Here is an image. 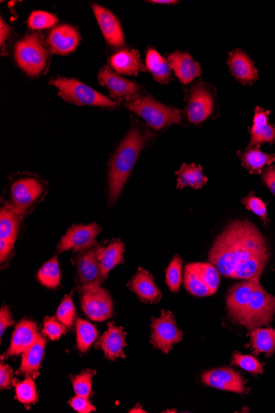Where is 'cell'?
Segmentation results:
<instances>
[{"instance_id": "cell-1", "label": "cell", "mask_w": 275, "mask_h": 413, "mask_svg": "<svg viewBox=\"0 0 275 413\" xmlns=\"http://www.w3.org/2000/svg\"><path fill=\"white\" fill-rule=\"evenodd\" d=\"M264 236L253 223H231L217 237L208 255L212 264L226 277H232L235 270L251 258L268 253Z\"/></svg>"}, {"instance_id": "cell-2", "label": "cell", "mask_w": 275, "mask_h": 413, "mask_svg": "<svg viewBox=\"0 0 275 413\" xmlns=\"http://www.w3.org/2000/svg\"><path fill=\"white\" fill-rule=\"evenodd\" d=\"M149 137L148 132H144L139 126L134 125L117 147L109 169V203L116 202L119 198L138 157Z\"/></svg>"}, {"instance_id": "cell-3", "label": "cell", "mask_w": 275, "mask_h": 413, "mask_svg": "<svg viewBox=\"0 0 275 413\" xmlns=\"http://www.w3.org/2000/svg\"><path fill=\"white\" fill-rule=\"evenodd\" d=\"M47 188L48 184L36 175H19L11 182L9 204L19 216L25 217L43 200Z\"/></svg>"}, {"instance_id": "cell-4", "label": "cell", "mask_w": 275, "mask_h": 413, "mask_svg": "<svg viewBox=\"0 0 275 413\" xmlns=\"http://www.w3.org/2000/svg\"><path fill=\"white\" fill-rule=\"evenodd\" d=\"M126 107L156 131L179 124L182 121V112L179 109L163 105L151 96L137 97L127 101Z\"/></svg>"}, {"instance_id": "cell-5", "label": "cell", "mask_w": 275, "mask_h": 413, "mask_svg": "<svg viewBox=\"0 0 275 413\" xmlns=\"http://www.w3.org/2000/svg\"><path fill=\"white\" fill-rule=\"evenodd\" d=\"M14 57L19 67L28 76L37 77L44 72L49 54L41 36L32 33L18 42Z\"/></svg>"}, {"instance_id": "cell-6", "label": "cell", "mask_w": 275, "mask_h": 413, "mask_svg": "<svg viewBox=\"0 0 275 413\" xmlns=\"http://www.w3.org/2000/svg\"><path fill=\"white\" fill-rule=\"evenodd\" d=\"M59 90V95L66 102L79 106H94L106 108H116L119 104L110 100L100 93L88 85L74 79L58 77L51 80Z\"/></svg>"}, {"instance_id": "cell-7", "label": "cell", "mask_w": 275, "mask_h": 413, "mask_svg": "<svg viewBox=\"0 0 275 413\" xmlns=\"http://www.w3.org/2000/svg\"><path fill=\"white\" fill-rule=\"evenodd\" d=\"M275 315V296L268 293L260 282L251 296L248 310L241 322L250 331L268 325Z\"/></svg>"}, {"instance_id": "cell-8", "label": "cell", "mask_w": 275, "mask_h": 413, "mask_svg": "<svg viewBox=\"0 0 275 413\" xmlns=\"http://www.w3.org/2000/svg\"><path fill=\"white\" fill-rule=\"evenodd\" d=\"M152 336L150 343L163 351L168 353L173 346L181 341L183 338L182 332L178 329L175 317L170 311H162V315L158 319L151 320Z\"/></svg>"}, {"instance_id": "cell-9", "label": "cell", "mask_w": 275, "mask_h": 413, "mask_svg": "<svg viewBox=\"0 0 275 413\" xmlns=\"http://www.w3.org/2000/svg\"><path fill=\"white\" fill-rule=\"evenodd\" d=\"M81 306L85 315L93 321H105L113 315V303L110 294L100 287L83 289Z\"/></svg>"}, {"instance_id": "cell-10", "label": "cell", "mask_w": 275, "mask_h": 413, "mask_svg": "<svg viewBox=\"0 0 275 413\" xmlns=\"http://www.w3.org/2000/svg\"><path fill=\"white\" fill-rule=\"evenodd\" d=\"M98 246L80 251L76 257L79 287L81 291L84 289L100 287L104 277L100 263L97 257Z\"/></svg>"}, {"instance_id": "cell-11", "label": "cell", "mask_w": 275, "mask_h": 413, "mask_svg": "<svg viewBox=\"0 0 275 413\" xmlns=\"http://www.w3.org/2000/svg\"><path fill=\"white\" fill-rule=\"evenodd\" d=\"M101 230L97 224L74 225L62 237L57 249L62 253L70 249L81 251L93 248L97 245L95 239Z\"/></svg>"}, {"instance_id": "cell-12", "label": "cell", "mask_w": 275, "mask_h": 413, "mask_svg": "<svg viewBox=\"0 0 275 413\" xmlns=\"http://www.w3.org/2000/svg\"><path fill=\"white\" fill-rule=\"evenodd\" d=\"M213 110V98L205 84H194L189 91L187 116L192 124H200L211 115Z\"/></svg>"}, {"instance_id": "cell-13", "label": "cell", "mask_w": 275, "mask_h": 413, "mask_svg": "<svg viewBox=\"0 0 275 413\" xmlns=\"http://www.w3.org/2000/svg\"><path fill=\"white\" fill-rule=\"evenodd\" d=\"M98 78L99 84L107 88L111 96L118 100H132L137 98L141 89L140 85L114 73L108 66H104L99 71Z\"/></svg>"}, {"instance_id": "cell-14", "label": "cell", "mask_w": 275, "mask_h": 413, "mask_svg": "<svg viewBox=\"0 0 275 413\" xmlns=\"http://www.w3.org/2000/svg\"><path fill=\"white\" fill-rule=\"evenodd\" d=\"M258 282L257 280H246L230 289L227 294V306L232 320L239 324L243 320L251 296Z\"/></svg>"}, {"instance_id": "cell-15", "label": "cell", "mask_w": 275, "mask_h": 413, "mask_svg": "<svg viewBox=\"0 0 275 413\" xmlns=\"http://www.w3.org/2000/svg\"><path fill=\"white\" fill-rule=\"evenodd\" d=\"M206 386L221 391L244 393L245 381L241 374L229 368H220L206 372L202 376Z\"/></svg>"}, {"instance_id": "cell-16", "label": "cell", "mask_w": 275, "mask_h": 413, "mask_svg": "<svg viewBox=\"0 0 275 413\" xmlns=\"http://www.w3.org/2000/svg\"><path fill=\"white\" fill-rule=\"evenodd\" d=\"M80 41L79 31L73 26L63 25L54 28L47 38L51 51L55 54L67 55L77 48Z\"/></svg>"}, {"instance_id": "cell-17", "label": "cell", "mask_w": 275, "mask_h": 413, "mask_svg": "<svg viewBox=\"0 0 275 413\" xmlns=\"http://www.w3.org/2000/svg\"><path fill=\"white\" fill-rule=\"evenodd\" d=\"M102 34L107 44L113 47H121L125 45L124 33L119 20L107 8L98 4L92 6Z\"/></svg>"}, {"instance_id": "cell-18", "label": "cell", "mask_w": 275, "mask_h": 413, "mask_svg": "<svg viewBox=\"0 0 275 413\" xmlns=\"http://www.w3.org/2000/svg\"><path fill=\"white\" fill-rule=\"evenodd\" d=\"M230 72L239 82L243 84H253L258 79V70L250 57L240 49L229 53L227 59Z\"/></svg>"}, {"instance_id": "cell-19", "label": "cell", "mask_w": 275, "mask_h": 413, "mask_svg": "<svg viewBox=\"0 0 275 413\" xmlns=\"http://www.w3.org/2000/svg\"><path fill=\"white\" fill-rule=\"evenodd\" d=\"M37 326L35 322L23 320L18 322L12 336L11 344L7 353L1 359H8L13 355H20L34 343L37 336Z\"/></svg>"}, {"instance_id": "cell-20", "label": "cell", "mask_w": 275, "mask_h": 413, "mask_svg": "<svg viewBox=\"0 0 275 413\" xmlns=\"http://www.w3.org/2000/svg\"><path fill=\"white\" fill-rule=\"evenodd\" d=\"M126 332L122 327H117L113 322L109 324L107 331L104 332L98 343L106 358L112 360L126 358Z\"/></svg>"}, {"instance_id": "cell-21", "label": "cell", "mask_w": 275, "mask_h": 413, "mask_svg": "<svg viewBox=\"0 0 275 413\" xmlns=\"http://www.w3.org/2000/svg\"><path fill=\"white\" fill-rule=\"evenodd\" d=\"M170 67L183 84H189L202 73L200 64L186 52L175 51L168 56Z\"/></svg>"}, {"instance_id": "cell-22", "label": "cell", "mask_w": 275, "mask_h": 413, "mask_svg": "<svg viewBox=\"0 0 275 413\" xmlns=\"http://www.w3.org/2000/svg\"><path fill=\"white\" fill-rule=\"evenodd\" d=\"M269 111L264 108H255L253 125L250 129L249 146L260 147L264 143L274 144L275 142V126L269 123Z\"/></svg>"}, {"instance_id": "cell-23", "label": "cell", "mask_w": 275, "mask_h": 413, "mask_svg": "<svg viewBox=\"0 0 275 413\" xmlns=\"http://www.w3.org/2000/svg\"><path fill=\"white\" fill-rule=\"evenodd\" d=\"M129 287L142 301L158 303L162 299V293L156 286L153 275L141 268L129 282Z\"/></svg>"}, {"instance_id": "cell-24", "label": "cell", "mask_w": 275, "mask_h": 413, "mask_svg": "<svg viewBox=\"0 0 275 413\" xmlns=\"http://www.w3.org/2000/svg\"><path fill=\"white\" fill-rule=\"evenodd\" d=\"M46 341L40 334L34 343L22 353L21 367L18 374H25L27 377L36 379L39 374L42 359L45 354Z\"/></svg>"}, {"instance_id": "cell-25", "label": "cell", "mask_w": 275, "mask_h": 413, "mask_svg": "<svg viewBox=\"0 0 275 413\" xmlns=\"http://www.w3.org/2000/svg\"><path fill=\"white\" fill-rule=\"evenodd\" d=\"M124 254L125 244L121 240L113 241L106 247H98L97 257L104 277L107 278L116 266L124 263Z\"/></svg>"}, {"instance_id": "cell-26", "label": "cell", "mask_w": 275, "mask_h": 413, "mask_svg": "<svg viewBox=\"0 0 275 413\" xmlns=\"http://www.w3.org/2000/svg\"><path fill=\"white\" fill-rule=\"evenodd\" d=\"M112 68L118 74L136 76L143 70L139 52L136 50H122L109 60Z\"/></svg>"}, {"instance_id": "cell-27", "label": "cell", "mask_w": 275, "mask_h": 413, "mask_svg": "<svg viewBox=\"0 0 275 413\" xmlns=\"http://www.w3.org/2000/svg\"><path fill=\"white\" fill-rule=\"evenodd\" d=\"M22 216L14 210L9 203L1 207L0 211V241L14 246Z\"/></svg>"}, {"instance_id": "cell-28", "label": "cell", "mask_w": 275, "mask_h": 413, "mask_svg": "<svg viewBox=\"0 0 275 413\" xmlns=\"http://www.w3.org/2000/svg\"><path fill=\"white\" fill-rule=\"evenodd\" d=\"M243 167L253 174H260L265 166L275 162V154H265L259 147L248 146L243 152H239Z\"/></svg>"}, {"instance_id": "cell-29", "label": "cell", "mask_w": 275, "mask_h": 413, "mask_svg": "<svg viewBox=\"0 0 275 413\" xmlns=\"http://www.w3.org/2000/svg\"><path fill=\"white\" fill-rule=\"evenodd\" d=\"M146 65L156 82L167 84L172 79V67L168 60L153 48L147 52Z\"/></svg>"}, {"instance_id": "cell-30", "label": "cell", "mask_w": 275, "mask_h": 413, "mask_svg": "<svg viewBox=\"0 0 275 413\" xmlns=\"http://www.w3.org/2000/svg\"><path fill=\"white\" fill-rule=\"evenodd\" d=\"M177 188L182 189L186 187H192L194 189H200L208 183V178L203 173L201 166L194 164H183L182 168L177 171Z\"/></svg>"}, {"instance_id": "cell-31", "label": "cell", "mask_w": 275, "mask_h": 413, "mask_svg": "<svg viewBox=\"0 0 275 413\" xmlns=\"http://www.w3.org/2000/svg\"><path fill=\"white\" fill-rule=\"evenodd\" d=\"M250 343L257 353L273 355L275 351V329L258 327L250 331Z\"/></svg>"}, {"instance_id": "cell-32", "label": "cell", "mask_w": 275, "mask_h": 413, "mask_svg": "<svg viewBox=\"0 0 275 413\" xmlns=\"http://www.w3.org/2000/svg\"><path fill=\"white\" fill-rule=\"evenodd\" d=\"M76 335H77V348L84 353L97 339L98 332L96 327L89 322L78 319L76 320Z\"/></svg>"}, {"instance_id": "cell-33", "label": "cell", "mask_w": 275, "mask_h": 413, "mask_svg": "<svg viewBox=\"0 0 275 413\" xmlns=\"http://www.w3.org/2000/svg\"><path fill=\"white\" fill-rule=\"evenodd\" d=\"M38 281L47 288L55 289L60 282V269L58 261L55 257L42 266L37 274Z\"/></svg>"}, {"instance_id": "cell-34", "label": "cell", "mask_w": 275, "mask_h": 413, "mask_svg": "<svg viewBox=\"0 0 275 413\" xmlns=\"http://www.w3.org/2000/svg\"><path fill=\"white\" fill-rule=\"evenodd\" d=\"M184 283L187 291L193 296L206 297L213 294L210 289L203 282L200 275L196 273V270L189 264L187 265L186 268H185Z\"/></svg>"}, {"instance_id": "cell-35", "label": "cell", "mask_w": 275, "mask_h": 413, "mask_svg": "<svg viewBox=\"0 0 275 413\" xmlns=\"http://www.w3.org/2000/svg\"><path fill=\"white\" fill-rule=\"evenodd\" d=\"M189 266L200 275L212 294L216 293L220 287V277L219 270L215 267V265L200 263H192Z\"/></svg>"}, {"instance_id": "cell-36", "label": "cell", "mask_w": 275, "mask_h": 413, "mask_svg": "<svg viewBox=\"0 0 275 413\" xmlns=\"http://www.w3.org/2000/svg\"><path fill=\"white\" fill-rule=\"evenodd\" d=\"M166 282L170 291L179 292L182 282V260L177 255L175 256L166 270Z\"/></svg>"}, {"instance_id": "cell-37", "label": "cell", "mask_w": 275, "mask_h": 413, "mask_svg": "<svg viewBox=\"0 0 275 413\" xmlns=\"http://www.w3.org/2000/svg\"><path fill=\"white\" fill-rule=\"evenodd\" d=\"M95 374V370L88 369L78 376L70 377L76 395L89 398L92 393L93 378Z\"/></svg>"}, {"instance_id": "cell-38", "label": "cell", "mask_w": 275, "mask_h": 413, "mask_svg": "<svg viewBox=\"0 0 275 413\" xmlns=\"http://www.w3.org/2000/svg\"><path fill=\"white\" fill-rule=\"evenodd\" d=\"M32 377L15 383L16 398L23 405H32L38 400L36 384Z\"/></svg>"}, {"instance_id": "cell-39", "label": "cell", "mask_w": 275, "mask_h": 413, "mask_svg": "<svg viewBox=\"0 0 275 413\" xmlns=\"http://www.w3.org/2000/svg\"><path fill=\"white\" fill-rule=\"evenodd\" d=\"M58 22V18L54 14L43 11L32 12L28 18V26L32 29L43 30L54 27Z\"/></svg>"}, {"instance_id": "cell-40", "label": "cell", "mask_w": 275, "mask_h": 413, "mask_svg": "<svg viewBox=\"0 0 275 413\" xmlns=\"http://www.w3.org/2000/svg\"><path fill=\"white\" fill-rule=\"evenodd\" d=\"M56 317L65 326L67 327L73 326L75 307L71 294L65 296L63 301L61 302L58 310L56 311Z\"/></svg>"}, {"instance_id": "cell-41", "label": "cell", "mask_w": 275, "mask_h": 413, "mask_svg": "<svg viewBox=\"0 0 275 413\" xmlns=\"http://www.w3.org/2000/svg\"><path fill=\"white\" fill-rule=\"evenodd\" d=\"M232 362L238 365L239 367L246 370V372L258 374L263 373V365L260 363L257 359L251 357L250 355H243L235 353L232 357Z\"/></svg>"}, {"instance_id": "cell-42", "label": "cell", "mask_w": 275, "mask_h": 413, "mask_svg": "<svg viewBox=\"0 0 275 413\" xmlns=\"http://www.w3.org/2000/svg\"><path fill=\"white\" fill-rule=\"evenodd\" d=\"M243 203L248 210L253 211L255 215L258 216L262 219L265 225H267L269 221L267 217V206L264 203L260 198L255 197L253 192L248 195L243 199Z\"/></svg>"}, {"instance_id": "cell-43", "label": "cell", "mask_w": 275, "mask_h": 413, "mask_svg": "<svg viewBox=\"0 0 275 413\" xmlns=\"http://www.w3.org/2000/svg\"><path fill=\"white\" fill-rule=\"evenodd\" d=\"M66 326L55 317H46L44 320L43 334L51 340H57L66 332Z\"/></svg>"}, {"instance_id": "cell-44", "label": "cell", "mask_w": 275, "mask_h": 413, "mask_svg": "<svg viewBox=\"0 0 275 413\" xmlns=\"http://www.w3.org/2000/svg\"><path fill=\"white\" fill-rule=\"evenodd\" d=\"M16 379L13 378V369L8 365L0 364V388L8 389L15 386Z\"/></svg>"}, {"instance_id": "cell-45", "label": "cell", "mask_w": 275, "mask_h": 413, "mask_svg": "<svg viewBox=\"0 0 275 413\" xmlns=\"http://www.w3.org/2000/svg\"><path fill=\"white\" fill-rule=\"evenodd\" d=\"M69 405L74 408L75 411L80 413H89L96 411V407L92 405L89 402L88 398L76 395V397L71 398Z\"/></svg>"}, {"instance_id": "cell-46", "label": "cell", "mask_w": 275, "mask_h": 413, "mask_svg": "<svg viewBox=\"0 0 275 413\" xmlns=\"http://www.w3.org/2000/svg\"><path fill=\"white\" fill-rule=\"evenodd\" d=\"M14 324L12 313L9 310L8 307L4 306L0 310V336L4 335V332L8 329V327H11Z\"/></svg>"}, {"instance_id": "cell-47", "label": "cell", "mask_w": 275, "mask_h": 413, "mask_svg": "<svg viewBox=\"0 0 275 413\" xmlns=\"http://www.w3.org/2000/svg\"><path fill=\"white\" fill-rule=\"evenodd\" d=\"M11 34L12 28L1 18V20H0V45H1L2 55L4 54V51L6 50L7 41L11 38Z\"/></svg>"}, {"instance_id": "cell-48", "label": "cell", "mask_w": 275, "mask_h": 413, "mask_svg": "<svg viewBox=\"0 0 275 413\" xmlns=\"http://www.w3.org/2000/svg\"><path fill=\"white\" fill-rule=\"evenodd\" d=\"M263 181L275 196V166L268 168L263 173Z\"/></svg>"}, {"instance_id": "cell-49", "label": "cell", "mask_w": 275, "mask_h": 413, "mask_svg": "<svg viewBox=\"0 0 275 413\" xmlns=\"http://www.w3.org/2000/svg\"><path fill=\"white\" fill-rule=\"evenodd\" d=\"M13 249V246L6 243V242L0 241V261H1V263L7 261Z\"/></svg>"}, {"instance_id": "cell-50", "label": "cell", "mask_w": 275, "mask_h": 413, "mask_svg": "<svg viewBox=\"0 0 275 413\" xmlns=\"http://www.w3.org/2000/svg\"><path fill=\"white\" fill-rule=\"evenodd\" d=\"M150 3L160 4H177L178 1H175V0H153V1H150Z\"/></svg>"}, {"instance_id": "cell-51", "label": "cell", "mask_w": 275, "mask_h": 413, "mask_svg": "<svg viewBox=\"0 0 275 413\" xmlns=\"http://www.w3.org/2000/svg\"><path fill=\"white\" fill-rule=\"evenodd\" d=\"M130 412H146L143 408L141 407V406L138 405L135 407L133 408V409H131L130 411Z\"/></svg>"}]
</instances>
